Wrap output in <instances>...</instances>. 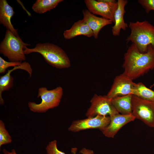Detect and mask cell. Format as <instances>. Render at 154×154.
<instances>
[{
	"instance_id": "obj_1",
	"label": "cell",
	"mask_w": 154,
	"mask_h": 154,
	"mask_svg": "<svg viewBox=\"0 0 154 154\" xmlns=\"http://www.w3.org/2000/svg\"><path fill=\"white\" fill-rule=\"evenodd\" d=\"M124 60L123 73L133 80L154 68V48L150 45L147 52L142 53L132 43L125 53Z\"/></svg>"
},
{
	"instance_id": "obj_14",
	"label": "cell",
	"mask_w": 154,
	"mask_h": 154,
	"mask_svg": "<svg viewBox=\"0 0 154 154\" xmlns=\"http://www.w3.org/2000/svg\"><path fill=\"white\" fill-rule=\"evenodd\" d=\"M118 6L114 15V25L112 27V34L114 36L119 35L121 29L125 31L128 27L127 23L125 22L124 15L126 11L125 9V5L128 3L127 0H118Z\"/></svg>"
},
{
	"instance_id": "obj_4",
	"label": "cell",
	"mask_w": 154,
	"mask_h": 154,
	"mask_svg": "<svg viewBox=\"0 0 154 154\" xmlns=\"http://www.w3.org/2000/svg\"><path fill=\"white\" fill-rule=\"evenodd\" d=\"M30 45V44L23 42L19 36L16 37L7 29L5 37L0 43V52L10 62H22L26 59L24 49Z\"/></svg>"
},
{
	"instance_id": "obj_11",
	"label": "cell",
	"mask_w": 154,
	"mask_h": 154,
	"mask_svg": "<svg viewBox=\"0 0 154 154\" xmlns=\"http://www.w3.org/2000/svg\"><path fill=\"white\" fill-rule=\"evenodd\" d=\"M110 118L109 124L101 131L106 137L109 138H114L123 126L135 119L132 114L123 115L120 114L111 117Z\"/></svg>"
},
{
	"instance_id": "obj_23",
	"label": "cell",
	"mask_w": 154,
	"mask_h": 154,
	"mask_svg": "<svg viewBox=\"0 0 154 154\" xmlns=\"http://www.w3.org/2000/svg\"><path fill=\"white\" fill-rule=\"evenodd\" d=\"M138 2L147 13H149L151 11H154V0H138Z\"/></svg>"
},
{
	"instance_id": "obj_19",
	"label": "cell",
	"mask_w": 154,
	"mask_h": 154,
	"mask_svg": "<svg viewBox=\"0 0 154 154\" xmlns=\"http://www.w3.org/2000/svg\"><path fill=\"white\" fill-rule=\"evenodd\" d=\"M132 95L146 100L154 102V91L146 87L141 82L136 83Z\"/></svg>"
},
{
	"instance_id": "obj_9",
	"label": "cell",
	"mask_w": 154,
	"mask_h": 154,
	"mask_svg": "<svg viewBox=\"0 0 154 154\" xmlns=\"http://www.w3.org/2000/svg\"><path fill=\"white\" fill-rule=\"evenodd\" d=\"M110 117L109 116L97 115L93 117L74 121L68 130L76 132L90 129H98L102 131L110 123Z\"/></svg>"
},
{
	"instance_id": "obj_17",
	"label": "cell",
	"mask_w": 154,
	"mask_h": 154,
	"mask_svg": "<svg viewBox=\"0 0 154 154\" xmlns=\"http://www.w3.org/2000/svg\"><path fill=\"white\" fill-rule=\"evenodd\" d=\"M132 94L117 96L111 99L112 103L117 112L123 115L132 114Z\"/></svg>"
},
{
	"instance_id": "obj_3",
	"label": "cell",
	"mask_w": 154,
	"mask_h": 154,
	"mask_svg": "<svg viewBox=\"0 0 154 154\" xmlns=\"http://www.w3.org/2000/svg\"><path fill=\"white\" fill-rule=\"evenodd\" d=\"M131 33L127 37V42L134 44L139 51L142 53L147 52L148 46L154 48V26L148 21L130 22L128 25Z\"/></svg>"
},
{
	"instance_id": "obj_20",
	"label": "cell",
	"mask_w": 154,
	"mask_h": 154,
	"mask_svg": "<svg viewBox=\"0 0 154 154\" xmlns=\"http://www.w3.org/2000/svg\"><path fill=\"white\" fill-rule=\"evenodd\" d=\"M11 137L5 129V124L2 120L0 121V147L12 142Z\"/></svg>"
},
{
	"instance_id": "obj_22",
	"label": "cell",
	"mask_w": 154,
	"mask_h": 154,
	"mask_svg": "<svg viewBox=\"0 0 154 154\" xmlns=\"http://www.w3.org/2000/svg\"><path fill=\"white\" fill-rule=\"evenodd\" d=\"M46 150L47 154H66L58 149L56 140L50 142L46 146Z\"/></svg>"
},
{
	"instance_id": "obj_16",
	"label": "cell",
	"mask_w": 154,
	"mask_h": 154,
	"mask_svg": "<svg viewBox=\"0 0 154 154\" xmlns=\"http://www.w3.org/2000/svg\"><path fill=\"white\" fill-rule=\"evenodd\" d=\"M63 35L64 38L68 40L80 35L94 37L92 31L83 19L75 22L70 29L64 31Z\"/></svg>"
},
{
	"instance_id": "obj_12",
	"label": "cell",
	"mask_w": 154,
	"mask_h": 154,
	"mask_svg": "<svg viewBox=\"0 0 154 154\" xmlns=\"http://www.w3.org/2000/svg\"><path fill=\"white\" fill-rule=\"evenodd\" d=\"M82 13L83 19L92 31L95 39L98 38V34L102 29L113 23L111 20L96 16L87 9L83 10Z\"/></svg>"
},
{
	"instance_id": "obj_18",
	"label": "cell",
	"mask_w": 154,
	"mask_h": 154,
	"mask_svg": "<svg viewBox=\"0 0 154 154\" xmlns=\"http://www.w3.org/2000/svg\"><path fill=\"white\" fill-rule=\"evenodd\" d=\"M62 0H37L32 9L35 12L43 14L55 8Z\"/></svg>"
},
{
	"instance_id": "obj_15",
	"label": "cell",
	"mask_w": 154,
	"mask_h": 154,
	"mask_svg": "<svg viewBox=\"0 0 154 154\" xmlns=\"http://www.w3.org/2000/svg\"><path fill=\"white\" fill-rule=\"evenodd\" d=\"M15 13L13 7L9 5L6 0H0V23L18 37L19 36L18 30L14 28L11 21Z\"/></svg>"
},
{
	"instance_id": "obj_26",
	"label": "cell",
	"mask_w": 154,
	"mask_h": 154,
	"mask_svg": "<svg viewBox=\"0 0 154 154\" xmlns=\"http://www.w3.org/2000/svg\"><path fill=\"white\" fill-rule=\"evenodd\" d=\"M153 128H154V127H153Z\"/></svg>"
},
{
	"instance_id": "obj_6",
	"label": "cell",
	"mask_w": 154,
	"mask_h": 154,
	"mask_svg": "<svg viewBox=\"0 0 154 154\" xmlns=\"http://www.w3.org/2000/svg\"><path fill=\"white\" fill-rule=\"evenodd\" d=\"M132 114L151 127L154 126V102L132 96Z\"/></svg>"
},
{
	"instance_id": "obj_13",
	"label": "cell",
	"mask_w": 154,
	"mask_h": 154,
	"mask_svg": "<svg viewBox=\"0 0 154 154\" xmlns=\"http://www.w3.org/2000/svg\"><path fill=\"white\" fill-rule=\"evenodd\" d=\"M18 69L25 70L28 73L31 77L32 73V69L29 62L24 61L19 66H16L11 69L9 70L4 75L1 76L0 78V105L4 104V100L2 96L3 92L9 90L13 86L14 78L11 74L13 71Z\"/></svg>"
},
{
	"instance_id": "obj_21",
	"label": "cell",
	"mask_w": 154,
	"mask_h": 154,
	"mask_svg": "<svg viewBox=\"0 0 154 154\" xmlns=\"http://www.w3.org/2000/svg\"><path fill=\"white\" fill-rule=\"evenodd\" d=\"M22 63L20 62H7L0 57V73H4L8 68L20 65Z\"/></svg>"
},
{
	"instance_id": "obj_25",
	"label": "cell",
	"mask_w": 154,
	"mask_h": 154,
	"mask_svg": "<svg viewBox=\"0 0 154 154\" xmlns=\"http://www.w3.org/2000/svg\"><path fill=\"white\" fill-rule=\"evenodd\" d=\"M3 154H17L14 149H13L11 152H9L4 149L3 150Z\"/></svg>"
},
{
	"instance_id": "obj_10",
	"label": "cell",
	"mask_w": 154,
	"mask_h": 154,
	"mask_svg": "<svg viewBox=\"0 0 154 154\" xmlns=\"http://www.w3.org/2000/svg\"><path fill=\"white\" fill-rule=\"evenodd\" d=\"M123 73L115 78L107 96L112 99L117 96L132 94L136 83Z\"/></svg>"
},
{
	"instance_id": "obj_2",
	"label": "cell",
	"mask_w": 154,
	"mask_h": 154,
	"mask_svg": "<svg viewBox=\"0 0 154 154\" xmlns=\"http://www.w3.org/2000/svg\"><path fill=\"white\" fill-rule=\"evenodd\" d=\"M25 54L33 52L41 54L46 62L58 69L67 68L71 65L70 60L65 52L60 47L52 43H39L33 48L25 47Z\"/></svg>"
},
{
	"instance_id": "obj_8",
	"label": "cell",
	"mask_w": 154,
	"mask_h": 154,
	"mask_svg": "<svg viewBox=\"0 0 154 154\" xmlns=\"http://www.w3.org/2000/svg\"><path fill=\"white\" fill-rule=\"evenodd\" d=\"M88 10L94 15L111 20L114 23V15L118 4L114 0H85Z\"/></svg>"
},
{
	"instance_id": "obj_5",
	"label": "cell",
	"mask_w": 154,
	"mask_h": 154,
	"mask_svg": "<svg viewBox=\"0 0 154 154\" xmlns=\"http://www.w3.org/2000/svg\"><path fill=\"white\" fill-rule=\"evenodd\" d=\"M63 94V90L58 86L52 90H48L45 87L38 89L37 98L40 97L42 101L39 104L29 102L28 107L34 112L44 113L48 110L58 106Z\"/></svg>"
},
{
	"instance_id": "obj_24",
	"label": "cell",
	"mask_w": 154,
	"mask_h": 154,
	"mask_svg": "<svg viewBox=\"0 0 154 154\" xmlns=\"http://www.w3.org/2000/svg\"><path fill=\"white\" fill-rule=\"evenodd\" d=\"M82 154H94L93 151L86 148H83L79 152Z\"/></svg>"
},
{
	"instance_id": "obj_7",
	"label": "cell",
	"mask_w": 154,
	"mask_h": 154,
	"mask_svg": "<svg viewBox=\"0 0 154 154\" xmlns=\"http://www.w3.org/2000/svg\"><path fill=\"white\" fill-rule=\"evenodd\" d=\"M91 105L88 109L86 116L87 117L97 115L110 117L118 114L112 102L111 99L107 95H98L95 94L90 101Z\"/></svg>"
}]
</instances>
